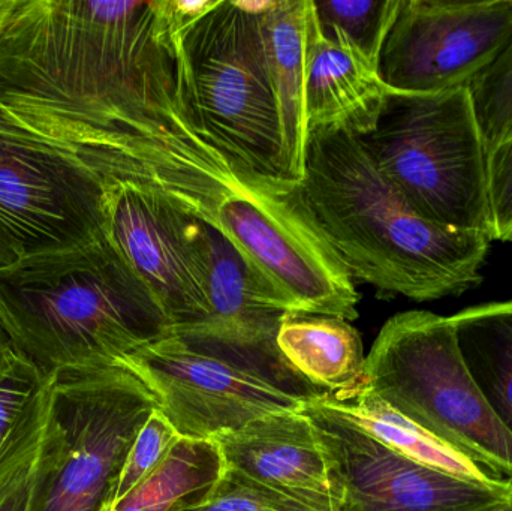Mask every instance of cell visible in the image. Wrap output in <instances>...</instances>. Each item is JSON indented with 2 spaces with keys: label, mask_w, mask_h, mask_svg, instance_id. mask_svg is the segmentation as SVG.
<instances>
[{
  "label": "cell",
  "mask_w": 512,
  "mask_h": 511,
  "mask_svg": "<svg viewBox=\"0 0 512 511\" xmlns=\"http://www.w3.org/2000/svg\"><path fill=\"white\" fill-rule=\"evenodd\" d=\"M185 29L165 0L158 32L87 167L150 186L221 231L294 314L355 320L354 279L313 221L300 185L255 173L201 123L183 59Z\"/></svg>",
  "instance_id": "cell-1"
},
{
  "label": "cell",
  "mask_w": 512,
  "mask_h": 511,
  "mask_svg": "<svg viewBox=\"0 0 512 511\" xmlns=\"http://www.w3.org/2000/svg\"><path fill=\"white\" fill-rule=\"evenodd\" d=\"M304 203L354 282L414 302L459 297L483 281L493 240L421 218L352 135L307 140Z\"/></svg>",
  "instance_id": "cell-2"
},
{
  "label": "cell",
  "mask_w": 512,
  "mask_h": 511,
  "mask_svg": "<svg viewBox=\"0 0 512 511\" xmlns=\"http://www.w3.org/2000/svg\"><path fill=\"white\" fill-rule=\"evenodd\" d=\"M0 317L42 374L120 368L173 335L158 300L107 239L0 267Z\"/></svg>",
  "instance_id": "cell-3"
},
{
  "label": "cell",
  "mask_w": 512,
  "mask_h": 511,
  "mask_svg": "<svg viewBox=\"0 0 512 511\" xmlns=\"http://www.w3.org/2000/svg\"><path fill=\"white\" fill-rule=\"evenodd\" d=\"M360 140L421 218L495 240L489 155L468 87L435 95L391 92L375 129Z\"/></svg>",
  "instance_id": "cell-4"
},
{
  "label": "cell",
  "mask_w": 512,
  "mask_h": 511,
  "mask_svg": "<svg viewBox=\"0 0 512 511\" xmlns=\"http://www.w3.org/2000/svg\"><path fill=\"white\" fill-rule=\"evenodd\" d=\"M361 383L490 476L512 480V435L469 372L450 317H391L366 356Z\"/></svg>",
  "instance_id": "cell-5"
},
{
  "label": "cell",
  "mask_w": 512,
  "mask_h": 511,
  "mask_svg": "<svg viewBox=\"0 0 512 511\" xmlns=\"http://www.w3.org/2000/svg\"><path fill=\"white\" fill-rule=\"evenodd\" d=\"M262 5L215 0L183 30V59L195 110L213 140L255 173L292 182L262 38Z\"/></svg>",
  "instance_id": "cell-6"
},
{
  "label": "cell",
  "mask_w": 512,
  "mask_h": 511,
  "mask_svg": "<svg viewBox=\"0 0 512 511\" xmlns=\"http://www.w3.org/2000/svg\"><path fill=\"white\" fill-rule=\"evenodd\" d=\"M155 399L128 369L53 375L51 420L29 511H99Z\"/></svg>",
  "instance_id": "cell-7"
},
{
  "label": "cell",
  "mask_w": 512,
  "mask_h": 511,
  "mask_svg": "<svg viewBox=\"0 0 512 511\" xmlns=\"http://www.w3.org/2000/svg\"><path fill=\"white\" fill-rule=\"evenodd\" d=\"M104 179L0 113V233L17 258L105 239Z\"/></svg>",
  "instance_id": "cell-8"
},
{
  "label": "cell",
  "mask_w": 512,
  "mask_h": 511,
  "mask_svg": "<svg viewBox=\"0 0 512 511\" xmlns=\"http://www.w3.org/2000/svg\"><path fill=\"white\" fill-rule=\"evenodd\" d=\"M182 438L213 440L270 414L301 411L306 399L194 347L179 335L123 360Z\"/></svg>",
  "instance_id": "cell-9"
},
{
  "label": "cell",
  "mask_w": 512,
  "mask_h": 511,
  "mask_svg": "<svg viewBox=\"0 0 512 511\" xmlns=\"http://www.w3.org/2000/svg\"><path fill=\"white\" fill-rule=\"evenodd\" d=\"M512 38V0H400L379 57L393 92L435 95L468 87Z\"/></svg>",
  "instance_id": "cell-10"
},
{
  "label": "cell",
  "mask_w": 512,
  "mask_h": 511,
  "mask_svg": "<svg viewBox=\"0 0 512 511\" xmlns=\"http://www.w3.org/2000/svg\"><path fill=\"white\" fill-rule=\"evenodd\" d=\"M102 179L105 239L152 291L173 333L203 329L209 306L194 242L195 216L150 186Z\"/></svg>",
  "instance_id": "cell-11"
},
{
  "label": "cell",
  "mask_w": 512,
  "mask_h": 511,
  "mask_svg": "<svg viewBox=\"0 0 512 511\" xmlns=\"http://www.w3.org/2000/svg\"><path fill=\"white\" fill-rule=\"evenodd\" d=\"M304 411L336 459L342 511H492L510 495L512 480L466 482L399 455L318 398L307 402Z\"/></svg>",
  "instance_id": "cell-12"
},
{
  "label": "cell",
  "mask_w": 512,
  "mask_h": 511,
  "mask_svg": "<svg viewBox=\"0 0 512 511\" xmlns=\"http://www.w3.org/2000/svg\"><path fill=\"white\" fill-rule=\"evenodd\" d=\"M212 441L227 470L312 509L342 511L336 459L306 411L270 414Z\"/></svg>",
  "instance_id": "cell-13"
},
{
  "label": "cell",
  "mask_w": 512,
  "mask_h": 511,
  "mask_svg": "<svg viewBox=\"0 0 512 511\" xmlns=\"http://www.w3.org/2000/svg\"><path fill=\"white\" fill-rule=\"evenodd\" d=\"M393 90L370 62L334 27L322 26L310 9L304 116L313 135L361 138L375 129Z\"/></svg>",
  "instance_id": "cell-14"
},
{
  "label": "cell",
  "mask_w": 512,
  "mask_h": 511,
  "mask_svg": "<svg viewBox=\"0 0 512 511\" xmlns=\"http://www.w3.org/2000/svg\"><path fill=\"white\" fill-rule=\"evenodd\" d=\"M312 0H268L259 11L268 68L279 105L283 152L292 182L304 176L307 132L304 90Z\"/></svg>",
  "instance_id": "cell-15"
},
{
  "label": "cell",
  "mask_w": 512,
  "mask_h": 511,
  "mask_svg": "<svg viewBox=\"0 0 512 511\" xmlns=\"http://www.w3.org/2000/svg\"><path fill=\"white\" fill-rule=\"evenodd\" d=\"M318 401L379 443L417 464L466 482L481 485L499 482L468 456L406 419L361 381L342 392L324 393L318 396Z\"/></svg>",
  "instance_id": "cell-16"
},
{
  "label": "cell",
  "mask_w": 512,
  "mask_h": 511,
  "mask_svg": "<svg viewBox=\"0 0 512 511\" xmlns=\"http://www.w3.org/2000/svg\"><path fill=\"white\" fill-rule=\"evenodd\" d=\"M276 347L289 368L322 395L351 389L363 380L366 357L360 333L342 318L286 315Z\"/></svg>",
  "instance_id": "cell-17"
},
{
  "label": "cell",
  "mask_w": 512,
  "mask_h": 511,
  "mask_svg": "<svg viewBox=\"0 0 512 511\" xmlns=\"http://www.w3.org/2000/svg\"><path fill=\"white\" fill-rule=\"evenodd\" d=\"M450 318L469 372L512 435V300L472 306Z\"/></svg>",
  "instance_id": "cell-18"
},
{
  "label": "cell",
  "mask_w": 512,
  "mask_h": 511,
  "mask_svg": "<svg viewBox=\"0 0 512 511\" xmlns=\"http://www.w3.org/2000/svg\"><path fill=\"white\" fill-rule=\"evenodd\" d=\"M224 471L215 441L180 438L146 480L119 503L99 511H174L212 488Z\"/></svg>",
  "instance_id": "cell-19"
},
{
  "label": "cell",
  "mask_w": 512,
  "mask_h": 511,
  "mask_svg": "<svg viewBox=\"0 0 512 511\" xmlns=\"http://www.w3.org/2000/svg\"><path fill=\"white\" fill-rule=\"evenodd\" d=\"M53 377L33 399L17 437L0 459V511H29L51 420Z\"/></svg>",
  "instance_id": "cell-20"
},
{
  "label": "cell",
  "mask_w": 512,
  "mask_h": 511,
  "mask_svg": "<svg viewBox=\"0 0 512 511\" xmlns=\"http://www.w3.org/2000/svg\"><path fill=\"white\" fill-rule=\"evenodd\" d=\"M313 6L322 26L342 32L370 62L378 66L385 39L396 20L400 0H313Z\"/></svg>",
  "instance_id": "cell-21"
},
{
  "label": "cell",
  "mask_w": 512,
  "mask_h": 511,
  "mask_svg": "<svg viewBox=\"0 0 512 511\" xmlns=\"http://www.w3.org/2000/svg\"><path fill=\"white\" fill-rule=\"evenodd\" d=\"M468 90L490 156L512 132V38Z\"/></svg>",
  "instance_id": "cell-22"
},
{
  "label": "cell",
  "mask_w": 512,
  "mask_h": 511,
  "mask_svg": "<svg viewBox=\"0 0 512 511\" xmlns=\"http://www.w3.org/2000/svg\"><path fill=\"white\" fill-rule=\"evenodd\" d=\"M180 434L176 431L170 420L155 408L138 432L125 464L111 488L107 501L101 509H108L125 498L132 489L137 488L143 480H146L164 459L170 455L173 447L179 443Z\"/></svg>",
  "instance_id": "cell-23"
},
{
  "label": "cell",
  "mask_w": 512,
  "mask_h": 511,
  "mask_svg": "<svg viewBox=\"0 0 512 511\" xmlns=\"http://www.w3.org/2000/svg\"><path fill=\"white\" fill-rule=\"evenodd\" d=\"M174 511H318L225 468L221 479Z\"/></svg>",
  "instance_id": "cell-24"
},
{
  "label": "cell",
  "mask_w": 512,
  "mask_h": 511,
  "mask_svg": "<svg viewBox=\"0 0 512 511\" xmlns=\"http://www.w3.org/2000/svg\"><path fill=\"white\" fill-rule=\"evenodd\" d=\"M50 375L42 374L15 351L0 375V459L20 431L21 423Z\"/></svg>",
  "instance_id": "cell-25"
},
{
  "label": "cell",
  "mask_w": 512,
  "mask_h": 511,
  "mask_svg": "<svg viewBox=\"0 0 512 511\" xmlns=\"http://www.w3.org/2000/svg\"><path fill=\"white\" fill-rule=\"evenodd\" d=\"M489 179L495 240L512 242V132L489 156Z\"/></svg>",
  "instance_id": "cell-26"
},
{
  "label": "cell",
  "mask_w": 512,
  "mask_h": 511,
  "mask_svg": "<svg viewBox=\"0 0 512 511\" xmlns=\"http://www.w3.org/2000/svg\"><path fill=\"white\" fill-rule=\"evenodd\" d=\"M14 353L15 350L14 345H12L11 336H9L5 323H3L2 317H0V375L5 371Z\"/></svg>",
  "instance_id": "cell-27"
},
{
  "label": "cell",
  "mask_w": 512,
  "mask_h": 511,
  "mask_svg": "<svg viewBox=\"0 0 512 511\" xmlns=\"http://www.w3.org/2000/svg\"><path fill=\"white\" fill-rule=\"evenodd\" d=\"M15 260H17V255L12 251L6 237L0 233V267L8 266V264L14 263Z\"/></svg>",
  "instance_id": "cell-28"
},
{
  "label": "cell",
  "mask_w": 512,
  "mask_h": 511,
  "mask_svg": "<svg viewBox=\"0 0 512 511\" xmlns=\"http://www.w3.org/2000/svg\"><path fill=\"white\" fill-rule=\"evenodd\" d=\"M15 0H0V26H2L5 18L8 17L9 11L14 6Z\"/></svg>",
  "instance_id": "cell-29"
},
{
  "label": "cell",
  "mask_w": 512,
  "mask_h": 511,
  "mask_svg": "<svg viewBox=\"0 0 512 511\" xmlns=\"http://www.w3.org/2000/svg\"><path fill=\"white\" fill-rule=\"evenodd\" d=\"M492 511H512V489L510 495L507 497V500H505L504 503L499 504V506Z\"/></svg>",
  "instance_id": "cell-30"
}]
</instances>
